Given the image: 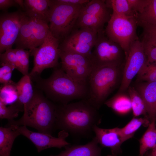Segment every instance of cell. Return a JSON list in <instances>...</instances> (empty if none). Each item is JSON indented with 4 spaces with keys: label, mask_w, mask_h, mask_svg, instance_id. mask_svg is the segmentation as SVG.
Instances as JSON below:
<instances>
[{
    "label": "cell",
    "mask_w": 156,
    "mask_h": 156,
    "mask_svg": "<svg viewBox=\"0 0 156 156\" xmlns=\"http://www.w3.org/2000/svg\"><path fill=\"white\" fill-rule=\"evenodd\" d=\"M96 138L94 137L91 141L82 145H68L65 150L56 155L49 156H101V148L98 145Z\"/></svg>",
    "instance_id": "ac0fdd59"
},
{
    "label": "cell",
    "mask_w": 156,
    "mask_h": 156,
    "mask_svg": "<svg viewBox=\"0 0 156 156\" xmlns=\"http://www.w3.org/2000/svg\"><path fill=\"white\" fill-rule=\"evenodd\" d=\"M18 94L16 83L2 84L0 87V101L7 105L16 102L18 100Z\"/></svg>",
    "instance_id": "83f0119b"
},
{
    "label": "cell",
    "mask_w": 156,
    "mask_h": 156,
    "mask_svg": "<svg viewBox=\"0 0 156 156\" xmlns=\"http://www.w3.org/2000/svg\"><path fill=\"white\" fill-rule=\"evenodd\" d=\"M36 87L49 100L57 104L65 105L73 100L88 98V82L77 81L68 75L59 66L54 68L47 78L39 75L31 77Z\"/></svg>",
    "instance_id": "7a4b0ae2"
},
{
    "label": "cell",
    "mask_w": 156,
    "mask_h": 156,
    "mask_svg": "<svg viewBox=\"0 0 156 156\" xmlns=\"http://www.w3.org/2000/svg\"><path fill=\"white\" fill-rule=\"evenodd\" d=\"M119 128L103 129L96 125L93 127L94 133L99 144L103 147L109 148L112 155L117 156L121 153V146L125 142Z\"/></svg>",
    "instance_id": "2e32d148"
},
{
    "label": "cell",
    "mask_w": 156,
    "mask_h": 156,
    "mask_svg": "<svg viewBox=\"0 0 156 156\" xmlns=\"http://www.w3.org/2000/svg\"><path fill=\"white\" fill-rule=\"evenodd\" d=\"M13 6H18L15 0H0L1 10L6 11L10 8Z\"/></svg>",
    "instance_id": "d590c367"
},
{
    "label": "cell",
    "mask_w": 156,
    "mask_h": 156,
    "mask_svg": "<svg viewBox=\"0 0 156 156\" xmlns=\"http://www.w3.org/2000/svg\"><path fill=\"white\" fill-rule=\"evenodd\" d=\"M58 3L73 5H83L88 3L89 0H56Z\"/></svg>",
    "instance_id": "8d00e7d4"
},
{
    "label": "cell",
    "mask_w": 156,
    "mask_h": 156,
    "mask_svg": "<svg viewBox=\"0 0 156 156\" xmlns=\"http://www.w3.org/2000/svg\"><path fill=\"white\" fill-rule=\"evenodd\" d=\"M141 41L147 62H156V37L142 34Z\"/></svg>",
    "instance_id": "f1b7e54d"
},
{
    "label": "cell",
    "mask_w": 156,
    "mask_h": 156,
    "mask_svg": "<svg viewBox=\"0 0 156 156\" xmlns=\"http://www.w3.org/2000/svg\"><path fill=\"white\" fill-rule=\"evenodd\" d=\"M138 81H156V62L147 61L137 75Z\"/></svg>",
    "instance_id": "4dcf8cb0"
},
{
    "label": "cell",
    "mask_w": 156,
    "mask_h": 156,
    "mask_svg": "<svg viewBox=\"0 0 156 156\" xmlns=\"http://www.w3.org/2000/svg\"><path fill=\"white\" fill-rule=\"evenodd\" d=\"M50 1L49 30L60 42L75 28L84 5H70L58 3L56 0Z\"/></svg>",
    "instance_id": "5b68a950"
},
{
    "label": "cell",
    "mask_w": 156,
    "mask_h": 156,
    "mask_svg": "<svg viewBox=\"0 0 156 156\" xmlns=\"http://www.w3.org/2000/svg\"><path fill=\"white\" fill-rule=\"evenodd\" d=\"M138 25L142 28L156 25V0H148L143 11L137 14Z\"/></svg>",
    "instance_id": "603a6c76"
},
{
    "label": "cell",
    "mask_w": 156,
    "mask_h": 156,
    "mask_svg": "<svg viewBox=\"0 0 156 156\" xmlns=\"http://www.w3.org/2000/svg\"><path fill=\"white\" fill-rule=\"evenodd\" d=\"M15 2L22 9L24 10V1L23 0H15Z\"/></svg>",
    "instance_id": "f35d334b"
},
{
    "label": "cell",
    "mask_w": 156,
    "mask_h": 156,
    "mask_svg": "<svg viewBox=\"0 0 156 156\" xmlns=\"http://www.w3.org/2000/svg\"><path fill=\"white\" fill-rule=\"evenodd\" d=\"M1 64L9 63L13 65L15 69L18 70V63L14 49H8L4 52L0 54Z\"/></svg>",
    "instance_id": "836d02e7"
},
{
    "label": "cell",
    "mask_w": 156,
    "mask_h": 156,
    "mask_svg": "<svg viewBox=\"0 0 156 156\" xmlns=\"http://www.w3.org/2000/svg\"><path fill=\"white\" fill-rule=\"evenodd\" d=\"M60 59L61 68L68 75L79 81H88L94 68L89 57L60 50Z\"/></svg>",
    "instance_id": "7c38bea8"
},
{
    "label": "cell",
    "mask_w": 156,
    "mask_h": 156,
    "mask_svg": "<svg viewBox=\"0 0 156 156\" xmlns=\"http://www.w3.org/2000/svg\"><path fill=\"white\" fill-rule=\"evenodd\" d=\"M150 122L148 118L146 117H135L132 118L125 127L119 128L124 142L132 138L136 131L141 126H148Z\"/></svg>",
    "instance_id": "d4e9b609"
},
{
    "label": "cell",
    "mask_w": 156,
    "mask_h": 156,
    "mask_svg": "<svg viewBox=\"0 0 156 156\" xmlns=\"http://www.w3.org/2000/svg\"><path fill=\"white\" fill-rule=\"evenodd\" d=\"M50 32L47 23L29 18L23 12L19 32L15 43L16 49H29L30 52L43 43Z\"/></svg>",
    "instance_id": "52a82bcc"
},
{
    "label": "cell",
    "mask_w": 156,
    "mask_h": 156,
    "mask_svg": "<svg viewBox=\"0 0 156 156\" xmlns=\"http://www.w3.org/2000/svg\"><path fill=\"white\" fill-rule=\"evenodd\" d=\"M128 90L131 101L132 110L134 117L144 115L148 118L146 115V105L140 94L134 87L129 86Z\"/></svg>",
    "instance_id": "484cf974"
},
{
    "label": "cell",
    "mask_w": 156,
    "mask_h": 156,
    "mask_svg": "<svg viewBox=\"0 0 156 156\" xmlns=\"http://www.w3.org/2000/svg\"><path fill=\"white\" fill-rule=\"evenodd\" d=\"M17 126V129L22 135L30 140L36 147L39 153L50 148H61L69 145L66 140L69 133L64 131H61L57 137L52 135L40 132H35L28 129L25 126Z\"/></svg>",
    "instance_id": "9a60e30c"
},
{
    "label": "cell",
    "mask_w": 156,
    "mask_h": 156,
    "mask_svg": "<svg viewBox=\"0 0 156 156\" xmlns=\"http://www.w3.org/2000/svg\"><path fill=\"white\" fill-rule=\"evenodd\" d=\"M23 12H5L0 15V53L12 48L19 32Z\"/></svg>",
    "instance_id": "5bb4252c"
},
{
    "label": "cell",
    "mask_w": 156,
    "mask_h": 156,
    "mask_svg": "<svg viewBox=\"0 0 156 156\" xmlns=\"http://www.w3.org/2000/svg\"><path fill=\"white\" fill-rule=\"evenodd\" d=\"M24 111V107L16 102L8 106L0 101V118L13 120L17 117L20 112Z\"/></svg>",
    "instance_id": "f546056e"
},
{
    "label": "cell",
    "mask_w": 156,
    "mask_h": 156,
    "mask_svg": "<svg viewBox=\"0 0 156 156\" xmlns=\"http://www.w3.org/2000/svg\"><path fill=\"white\" fill-rule=\"evenodd\" d=\"M32 81L29 75H23L16 83L18 94V99L16 102L23 107L29 102L34 94V90Z\"/></svg>",
    "instance_id": "44dd1931"
},
{
    "label": "cell",
    "mask_w": 156,
    "mask_h": 156,
    "mask_svg": "<svg viewBox=\"0 0 156 156\" xmlns=\"http://www.w3.org/2000/svg\"><path fill=\"white\" fill-rule=\"evenodd\" d=\"M133 10L137 14L143 11L148 0H128Z\"/></svg>",
    "instance_id": "e575fe53"
},
{
    "label": "cell",
    "mask_w": 156,
    "mask_h": 156,
    "mask_svg": "<svg viewBox=\"0 0 156 156\" xmlns=\"http://www.w3.org/2000/svg\"><path fill=\"white\" fill-rule=\"evenodd\" d=\"M105 31L98 34L96 41L90 58L94 67L113 66L120 67L124 59L125 52L118 44L109 39Z\"/></svg>",
    "instance_id": "ba28073f"
},
{
    "label": "cell",
    "mask_w": 156,
    "mask_h": 156,
    "mask_svg": "<svg viewBox=\"0 0 156 156\" xmlns=\"http://www.w3.org/2000/svg\"><path fill=\"white\" fill-rule=\"evenodd\" d=\"M60 41L50 32L43 43L29 52L34 57V65L29 73L30 77L39 75L46 69L60 66L58 62L60 50Z\"/></svg>",
    "instance_id": "9c48e42d"
},
{
    "label": "cell",
    "mask_w": 156,
    "mask_h": 156,
    "mask_svg": "<svg viewBox=\"0 0 156 156\" xmlns=\"http://www.w3.org/2000/svg\"><path fill=\"white\" fill-rule=\"evenodd\" d=\"M143 34L156 37V25L146 26L143 27Z\"/></svg>",
    "instance_id": "74e56055"
},
{
    "label": "cell",
    "mask_w": 156,
    "mask_h": 156,
    "mask_svg": "<svg viewBox=\"0 0 156 156\" xmlns=\"http://www.w3.org/2000/svg\"><path fill=\"white\" fill-rule=\"evenodd\" d=\"M144 102L151 122L156 120V81L142 82L135 88Z\"/></svg>",
    "instance_id": "e0dca14e"
},
{
    "label": "cell",
    "mask_w": 156,
    "mask_h": 156,
    "mask_svg": "<svg viewBox=\"0 0 156 156\" xmlns=\"http://www.w3.org/2000/svg\"><path fill=\"white\" fill-rule=\"evenodd\" d=\"M21 134L17 126L10 125L0 127V156H10L15 140Z\"/></svg>",
    "instance_id": "ffe728a7"
},
{
    "label": "cell",
    "mask_w": 156,
    "mask_h": 156,
    "mask_svg": "<svg viewBox=\"0 0 156 156\" xmlns=\"http://www.w3.org/2000/svg\"><path fill=\"white\" fill-rule=\"evenodd\" d=\"M0 68V83L2 84L12 83L11 79L12 72L15 69L13 65L9 63L1 64Z\"/></svg>",
    "instance_id": "d6a6232c"
},
{
    "label": "cell",
    "mask_w": 156,
    "mask_h": 156,
    "mask_svg": "<svg viewBox=\"0 0 156 156\" xmlns=\"http://www.w3.org/2000/svg\"><path fill=\"white\" fill-rule=\"evenodd\" d=\"M98 109L86 99L65 105L57 104L56 130L75 136L90 137L101 121Z\"/></svg>",
    "instance_id": "6da1fadb"
},
{
    "label": "cell",
    "mask_w": 156,
    "mask_h": 156,
    "mask_svg": "<svg viewBox=\"0 0 156 156\" xmlns=\"http://www.w3.org/2000/svg\"><path fill=\"white\" fill-rule=\"evenodd\" d=\"M147 61L142 43L138 39L131 44L125 59L118 93H123L128 89L133 78L138 75Z\"/></svg>",
    "instance_id": "4fadbf2b"
},
{
    "label": "cell",
    "mask_w": 156,
    "mask_h": 156,
    "mask_svg": "<svg viewBox=\"0 0 156 156\" xmlns=\"http://www.w3.org/2000/svg\"><path fill=\"white\" fill-rule=\"evenodd\" d=\"M136 18L128 17L112 12L105 31L107 36L119 45L127 57L133 43L138 39Z\"/></svg>",
    "instance_id": "8992f818"
},
{
    "label": "cell",
    "mask_w": 156,
    "mask_h": 156,
    "mask_svg": "<svg viewBox=\"0 0 156 156\" xmlns=\"http://www.w3.org/2000/svg\"><path fill=\"white\" fill-rule=\"evenodd\" d=\"M119 93L106 101L104 104L115 112L125 114L132 110L131 102L129 96Z\"/></svg>",
    "instance_id": "7402d4cb"
},
{
    "label": "cell",
    "mask_w": 156,
    "mask_h": 156,
    "mask_svg": "<svg viewBox=\"0 0 156 156\" xmlns=\"http://www.w3.org/2000/svg\"><path fill=\"white\" fill-rule=\"evenodd\" d=\"M24 13L26 16L49 23L50 1L25 0Z\"/></svg>",
    "instance_id": "d6986e66"
},
{
    "label": "cell",
    "mask_w": 156,
    "mask_h": 156,
    "mask_svg": "<svg viewBox=\"0 0 156 156\" xmlns=\"http://www.w3.org/2000/svg\"><path fill=\"white\" fill-rule=\"evenodd\" d=\"M105 2L107 6L116 14L136 18L137 14L132 9L128 0H107Z\"/></svg>",
    "instance_id": "4316f807"
},
{
    "label": "cell",
    "mask_w": 156,
    "mask_h": 156,
    "mask_svg": "<svg viewBox=\"0 0 156 156\" xmlns=\"http://www.w3.org/2000/svg\"><path fill=\"white\" fill-rule=\"evenodd\" d=\"M57 104L40 90H34L33 96L24 107V113L17 120H8L6 126H28L38 132L52 135L56 130Z\"/></svg>",
    "instance_id": "3957f363"
},
{
    "label": "cell",
    "mask_w": 156,
    "mask_h": 156,
    "mask_svg": "<svg viewBox=\"0 0 156 156\" xmlns=\"http://www.w3.org/2000/svg\"><path fill=\"white\" fill-rule=\"evenodd\" d=\"M98 34L86 27L75 28L60 43V50L81 54L90 57L96 41Z\"/></svg>",
    "instance_id": "8fae6325"
},
{
    "label": "cell",
    "mask_w": 156,
    "mask_h": 156,
    "mask_svg": "<svg viewBox=\"0 0 156 156\" xmlns=\"http://www.w3.org/2000/svg\"><path fill=\"white\" fill-rule=\"evenodd\" d=\"M120 68L113 66L94 67L88 80L89 93L86 99L97 109L117 85Z\"/></svg>",
    "instance_id": "277c9868"
},
{
    "label": "cell",
    "mask_w": 156,
    "mask_h": 156,
    "mask_svg": "<svg viewBox=\"0 0 156 156\" xmlns=\"http://www.w3.org/2000/svg\"><path fill=\"white\" fill-rule=\"evenodd\" d=\"M107 156H114L112 155H107Z\"/></svg>",
    "instance_id": "60d3db41"
},
{
    "label": "cell",
    "mask_w": 156,
    "mask_h": 156,
    "mask_svg": "<svg viewBox=\"0 0 156 156\" xmlns=\"http://www.w3.org/2000/svg\"><path fill=\"white\" fill-rule=\"evenodd\" d=\"M14 50L17 56L18 63V70L23 75H29V51L23 49H15Z\"/></svg>",
    "instance_id": "1f68e13d"
},
{
    "label": "cell",
    "mask_w": 156,
    "mask_h": 156,
    "mask_svg": "<svg viewBox=\"0 0 156 156\" xmlns=\"http://www.w3.org/2000/svg\"><path fill=\"white\" fill-rule=\"evenodd\" d=\"M152 149V151L148 156H156V144Z\"/></svg>",
    "instance_id": "ab89813d"
},
{
    "label": "cell",
    "mask_w": 156,
    "mask_h": 156,
    "mask_svg": "<svg viewBox=\"0 0 156 156\" xmlns=\"http://www.w3.org/2000/svg\"><path fill=\"white\" fill-rule=\"evenodd\" d=\"M105 0H92L82 7L75 28L90 29L97 34L104 31L112 13Z\"/></svg>",
    "instance_id": "30bf717a"
},
{
    "label": "cell",
    "mask_w": 156,
    "mask_h": 156,
    "mask_svg": "<svg viewBox=\"0 0 156 156\" xmlns=\"http://www.w3.org/2000/svg\"><path fill=\"white\" fill-rule=\"evenodd\" d=\"M155 120L150 122L148 128L139 140V156H143L149 150L156 144Z\"/></svg>",
    "instance_id": "cb8c5ba5"
}]
</instances>
